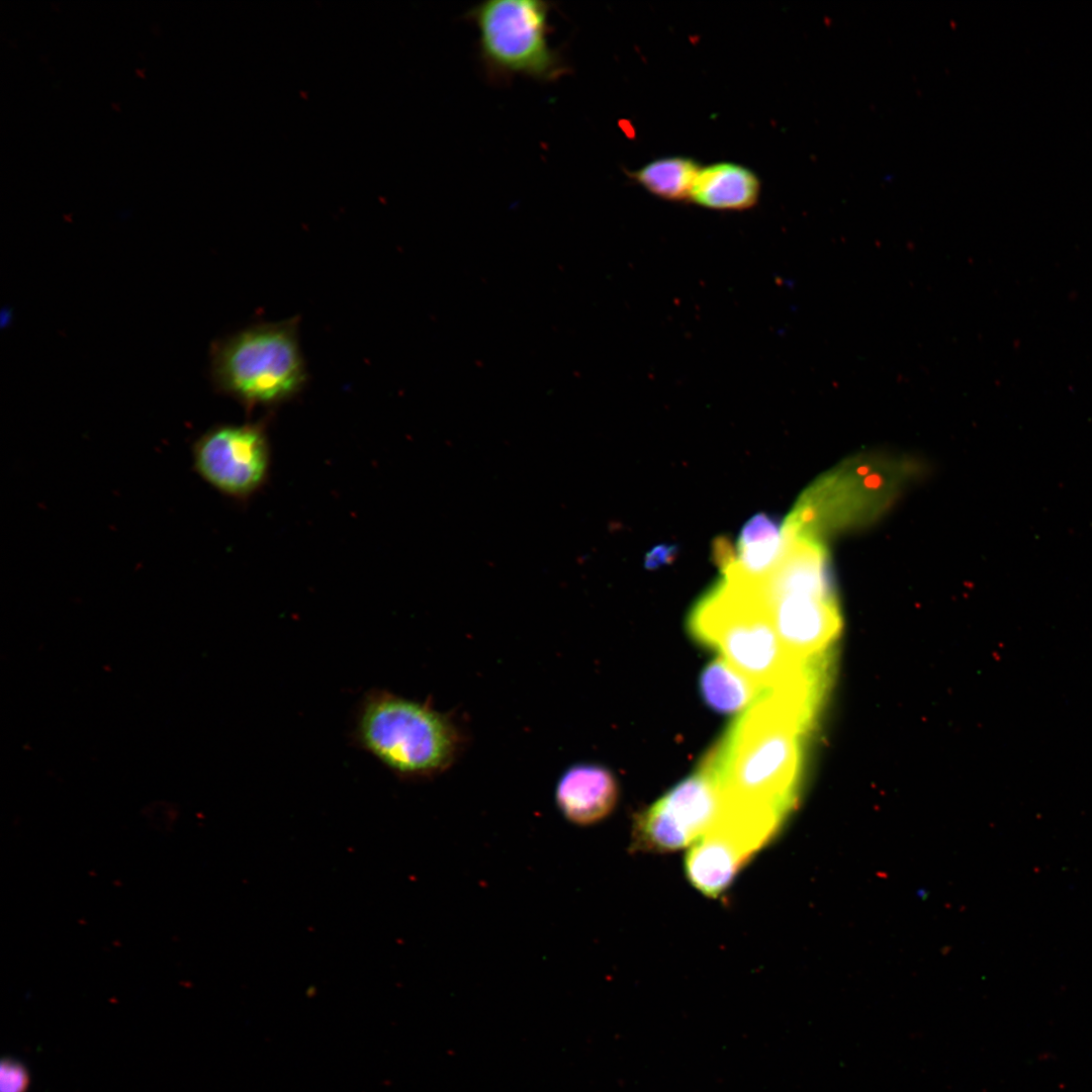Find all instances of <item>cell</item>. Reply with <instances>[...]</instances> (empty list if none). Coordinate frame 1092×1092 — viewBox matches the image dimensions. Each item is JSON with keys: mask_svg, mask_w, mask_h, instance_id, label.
<instances>
[{"mask_svg": "<svg viewBox=\"0 0 1092 1092\" xmlns=\"http://www.w3.org/2000/svg\"><path fill=\"white\" fill-rule=\"evenodd\" d=\"M356 740L396 776L429 778L449 768L464 736L457 723L428 703L371 691L360 705Z\"/></svg>", "mask_w": 1092, "mask_h": 1092, "instance_id": "cell-4", "label": "cell"}, {"mask_svg": "<svg viewBox=\"0 0 1092 1092\" xmlns=\"http://www.w3.org/2000/svg\"><path fill=\"white\" fill-rule=\"evenodd\" d=\"M783 546L782 527L765 513L751 517L742 527L736 545L735 566L752 578L763 576L778 560Z\"/></svg>", "mask_w": 1092, "mask_h": 1092, "instance_id": "cell-12", "label": "cell"}, {"mask_svg": "<svg viewBox=\"0 0 1092 1092\" xmlns=\"http://www.w3.org/2000/svg\"><path fill=\"white\" fill-rule=\"evenodd\" d=\"M676 549L672 545L660 544L650 550L645 558V566L647 568H657L671 563L675 557Z\"/></svg>", "mask_w": 1092, "mask_h": 1092, "instance_id": "cell-16", "label": "cell"}, {"mask_svg": "<svg viewBox=\"0 0 1092 1092\" xmlns=\"http://www.w3.org/2000/svg\"><path fill=\"white\" fill-rule=\"evenodd\" d=\"M619 788L614 775L593 763L572 765L558 781L555 799L563 816L579 826L596 824L614 810Z\"/></svg>", "mask_w": 1092, "mask_h": 1092, "instance_id": "cell-10", "label": "cell"}, {"mask_svg": "<svg viewBox=\"0 0 1092 1092\" xmlns=\"http://www.w3.org/2000/svg\"><path fill=\"white\" fill-rule=\"evenodd\" d=\"M763 598L783 645L797 659L817 657L840 630L833 587L795 588Z\"/></svg>", "mask_w": 1092, "mask_h": 1092, "instance_id": "cell-9", "label": "cell"}, {"mask_svg": "<svg viewBox=\"0 0 1092 1092\" xmlns=\"http://www.w3.org/2000/svg\"><path fill=\"white\" fill-rule=\"evenodd\" d=\"M778 831L762 817L721 810L712 826L687 851L685 871L689 881L705 896L717 898Z\"/></svg>", "mask_w": 1092, "mask_h": 1092, "instance_id": "cell-7", "label": "cell"}, {"mask_svg": "<svg viewBox=\"0 0 1092 1092\" xmlns=\"http://www.w3.org/2000/svg\"><path fill=\"white\" fill-rule=\"evenodd\" d=\"M721 807L720 792L698 769L636 817L631 847L648 852L690 847L712 826Z\"/></svg>", "mask_w": 1092, "mask_h": 1092, "instance_id": "cell-8", "label": "cell"}, {"mask_svg": "<svg viewBox=\"0 0 1092 1092\" xmlns=\"http://www.w3.org/2000/svg\"><path fill=\"white\" fill-rule=\"evenodd\" d=\"M551 4L539 0H490L472 7L467 17L478 30L484 65L494 75H521L553 81L566 72L549 43Z\"/></svg>", "mask_w": 1092, "mask_h": 1092, "instance_id": "cell-5", "label": "cell"}, {"mask_svg": "<svg viewBox=\"0 0 1092 1092\" xmlns=\"http://www.w3.org/2000/svg\"><path fill=\"white\" fill-rule=\"evenodd\" d=\"M700 165L680 156L651 161L631 172V178L649 193L670 201L691 200Z\"/></svg>", "mask_w": 1092, "mask_h": 1092, "instance_id": "cell-14", "label": "cell"}, {"mask_svg": "<svg viewBox=\"0 0 1092 1092\" xmlns=\"http://www.w3.org/2000/svg\"><path fill=\"white\" fill-rule=\"evenodd\" d=\"M699 684L705 703L725 714L748 708L763 692L720 656L704 668Z\"/></svg>", "mask_w": 1092, "mask_h": 1092, "instance_id": "cell-13", "label": "cell"}, {"mask_svg": "<svg viewBox=\"0 0 1092 1092\" xmlns=\"http://www.w3.org/2000/svg\"><path fill=\"white\" fill-rule=\"evenodd\" d=\"M193 469L218 493L245 503L265 487L272 467L267 422L217 425L191 448Z\"/></svg>", "mask_w": 1092, "mask_h": 1092, "instance_id": "cell-6", "label": "cell"}, {"mask_svg": "<svg viewBox=\"0 0 1092 1092\" xmlns=\"http://www.w3.org/2000/svg\"><path fill=\"white\" fill-rule=\"evenodd\" d=\"M298 328L295 316L252 325L214 342V388L248 410L275 407L296 397L308 380Z\"/></svg>", "mask_w": 1092, "mask_h": 1092, "instance_id": "cell-3", "label": "cell"}, {"mask_svg": "<svg viewBox=\"0 0 1092 1092\" xmlns=\"http://www.w3.org/2000/svg\"><path fill=\"white\" fill-rule=\"evenodd\" d=\"M760 182L756 174L732 162L714 163L701 168L691 200L714 210H744L758 200Z\"/></svg>", "mask_w": 1092, "mask_h": 1092, "instance_id": "cell-11", "label": "cell"}, {"mask_svg": "<svg viewBox=\"0 0 1092 1092\" xmlns=\"http://www.w3.org/2000/svg\"><path fill=\"white\" fill-rule=\"evenodd\" d=\"M28 1083L29 1077L22 1064L10 1059L2 1061L0 1092H25Z\"/></svg>", "mask_w": 1092, "mask_h": 1092, "instance_id": "cell-15", "label": "cell"}, {"mask_svg": "<svg viewBox=\"0 0 1092 1092\" xmlns=\"http://www.w3.org/2000/svg\"><path fill=\"white\" fill-rule=\"evenodd\" d=\"M815 706L809 694L792 682L763 691L706 753L698 769L724 799L787 817L797 802L803 736Z\"/></svg>", "mask_w": 1092, "mask_h": 1092, "instance_id": "cell-1", "label": "cell"}, {"mask_svg": "<svg viewBox=\"0 0 1092 1092\" xmlns=\"http://www.w3.org/2000/svg\"><path fill=\"white\" fill-rule=\"evenodd\" d=\"M688 629L763 691L788 679L809 660L787 651L756 580L736 568L722 573L696 602Z\"/></svg>", "mask_w": 1092, "mask_h": 1092, "instance_id": "cell-2", "label": "cell"}]
</instances>
